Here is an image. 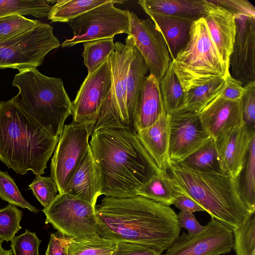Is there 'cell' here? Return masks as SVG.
I'll use <instances>...</instances> for the list:
<instances>
[{
	"label": "cell",
	"mask_w": 255,
	"mask_h": 255,
	"mask_svg": "<svg viewBox=\"0 0 255 255\" xmlns=\"http://www.w3.org/2000/svg\"><path fill=\"white\" fill-rule=\"evenodd\" d=\"M99 236L166 251L180 235L174 211L144 197H104L95 206Z\"/></svg>",
	"instance_id": "6da1fadb"
},
{
	"label": "cell",
	"mask_w": 255,
	"mask_h": 255,
	"mask_svg": "<svg viewBox=\"0 0 255 255\" xmlns=\"http://www.w3.org/2000/svg\"><path fill=\"white\" fill-rule=\"evenodd\" d=\"M97 168L101 195L127 198L153 176L163 173L146 150L134 128L93 131L89 143Z\"/></svg>",
	"instance_id": "7a4b0ae2"
},
{
	"label": "cell",
	"mask_w": 255,
	"mask_h": 255,
	"mask_svg": "<svg viewBox=\"0 0 255 255\" xmlns=\"http://www.w3.org/2000/svg\"><path fill=\"white\" fill-rule=\"evenodd\" d=\"M58 139L19 107L16 96L0 101V160L8 168L45 173Z\"/></svg>",
	"instance_id": "3957f363"
},
{
	"label": "cell",
	"mask_w": 255,
	"mask_h": 255,
	"mask_svg": "<svg viewBox=\"0 0 255 255\" xmlns=\"http://www.w3.org/2000/svg\"><path fill=\"white\" fill-rule=\"evenodd\" d=\"M168 171L181 192L232 231L252 213L241 197L238 178L232 175L196 171L171 161Z\"/></svg>",
	"instance_id": "277c9868"
},
{
	"label": "cell",
	"mask_w": 255,
	"mask_h": 255,
	"mask_svg": "<svg viewBox=\"0 0 255 255\" xmlns=\"http://www.w3.org/2000/svg\"><path fill=\"white\" fill-rule=\"evenodd\" d=\"M12 85L19 107L51 134L59 136L72 115V102L60 78L49 77L36 68L19 71Z\"/></svg>",
	"instance_id": "5b68a950"
},
{
	"label": "cell",
	"mask_w": 255,
	"mask_h": 255,
	"mask_svg": "<svg viewBox=\"0 0 255 255\" xmlns=\"http://www.w3.org/2000/svg\"><path fill=\"white\" fill-rule=\"evenodd\" d=\"M172 61L184 92L217 79H226L230 73L210 38L203 17L193 21L186 45Z\"/></svg>",
	"instance_id": "8992f818"
},
{
	"label": "cell",
	"mask_w": 255,
	"mask_h": 255,
	"mask_svg": "<svg viewBox=\"0 0 255 255\" xmlns=\"http://www.w3.org/2000/svg\"><path fill=\"white\" fill-rule=\"evenodd\" d=\"M134 44L132 37L128 35L125 44L115 43V50L109 55L112 87L102 104L93 131L102 128H134L126 103L127 79Z\"/></svg>",
	"instance_id": "52a82bcc"
},
{
	"label": "cell",
	"mask_w": 255,
	"mask_h": 255,
	"mask_svg": "<svg viewBox=\"0 0 255 255\" xmlns=\"http://www.w3.org/2000/svg\"><path fill=\"white\" fill-rule=\"evenodd\" d=\"M59 46L53 27L40 21L30 31L0 40V69L36 68L49 52Z\"/></svg>",
	"instance_id": "ba28073f"
},
{
	"label": "cell",
	"mask_w": 255,
	"mask_h": 255,
	"mask_svg": "<svg viewBox=\"0 0 255 255\" xmlns=\"http://www.w3.org/2000/svg\"><path fill=\"white\" fill-rule=\"evenodd\" d=\"M42 211L46 216L45 224L65 235L83 241L100 237L95 207L80 198L58 193Z\"/></svg>",
	"instance_id": "9c48e42d"
},
{
	"label": "cell",
	"mask_w": 255,
	"mask_h": 255,
	"mask_svg": "<svg viewBox=\"0 0 255 255\" xmlns=\"http://www.w3.org/2000/svg\"><path fill=\"white\" fill-rule=\"evenodd\" d=\"M123 0H111L97 6L67 22L74 35L66 39L62 47H69L87 41L114 38L118 34H130V11L115 6Z\"/></svg>",
	"instance_id": "30bf717a"
},
{
	"label": "cell",
	"mask_w": 255,
	"mask_h": 255,
	"mask_svg": "<svg viewBox=\"0 0 255 255\" xmlns=\"http://www.w3.org/2000/svg\"><path fill=\"white\" fill-rule=\"evenodd\" d=\"M94 127L74 122L64 126L50 164V177L55 182L59 193H64L85 156Z\"/></svg>",
	"instance_id": "8fae6325"
},
{
	"label": "cell",
	"mask_w": 255,
	"mask_h": 255,
	"mask_svg": "<svg viewBox=\"0 0 255 255\" xmlns=\"http://www.w3.org/2000/svg\"><path fill=\"white\" fill-rule=\"evenodd\" d=\"M233 231L211 217L200 232L179 235L163 255H221L233 248Z\"/></svg>",
	"instance_id": "7c38bea8"
},
{
	"label": "cell",
	"mask_w": 255,
	"mask_h": 255,
	"mask_svg": "<svg viewBox=\"0 0 255 255\" xmlns=\"http://www.w3.org/2000/svg\"><path fill=\"white\" fill-rule=\"evenodd\" d=\"M112 85L111 69L107 59L96 71L88 75L81 85L72 102L73 122L95 126Z\"/></svg>",
	"instance_id": "4fadbf2b"
},
{
	"label": "cell",
	"mask_w": 255,
	"mask_h": 255,
	"mask_svg": "<svg viewBox=\"0 0 255 255\" xmlns=\"http://www.w3.org/2000/svg\"><path fill=\"white\" fill-rule=\"evenodd\" d=\"M130 34L149 72L159 82L171 61L165 41L153 23L130 12Z\"/></svg>",
	"instance_id": "5bb4252c"
},
{
	"label": "cell",
	"mask_w": 255,
	"mask_h": 255,
	"mask_svg": "<svg viewBox=\"0 0 255 255\" xmlns=\"http://www.w3.org/2000/svg\"><path fill=\"white\" fill-rule=\"evenodd\" d=\"M169 115L170 160L178 163L199 147L210 137L199 114L180 108Z\"/></svg>",
	"instance_id": "9a60e30c"
},
{
	"label": "cell",
	"mask_w": 255,
	"mask_h": 255,
	"mask_svg": "<svg viewBox=\"0 0 255 255\" xmlns=\"http://www.w3.org/2000/svg\"><path fill=\"white\" fill-rule=\"evenodd\" d=\"M235 16L236 33L229 59L230 74L246 85L255 82V18Z\"/></svg>",
	"instance_id": "2e32d148"
},
{
	"label": "cell",
	"mask_w": 255,
	"mask_h": 255,
	"mask_svg": "<svg viewBox=\"0 0 255 255\" xmlns=\"http://www.w3.org/2000/svg\"><path fill=\"white\" fill-rule=\"evenodd\" d=\"M255 129L245 124L223 132L215 140L220 169L238 178L244 168Z\"/></svg>",
	"instance_id": "e0dca14e"
},
{
	"label": "cell",
	"mask_w": 255,
	"mask_h": 255,
	"mask_svg": "<svg viewBox=\"0 0 255 255\" xmlns=\"http://www.w3.org/2000/svg\"><path fill=\"white\" fill-rule=\"evenodd\" d=\"M202 17L210 38L225 66L229 69V59L236 33L235 16L225 8L203 0Z\"/></svg>",
	"instance_id": "ac0fdd59"
},
{
	"label": "cell",
	"mask_w": 255,
	"mask_h": 255,
	"mask_svg": "<svg viewBox=\"0 0 255 255\" xmlns=\"http://www.w3.org/2000/svg\"><path fill=\"white\" fill-rule=\"evenodd\" d=\"M199 116L205 130L214 139L244 124L241 100H229L220 96L204 108Z\"/></svg>",
	"instance_id": "d6986e66"
},
{
	"label": "cell",
	"mask_w": 255,
	"mask_h": 255,
	"mask_svg": "<svg viewBox=\"0 0 255 255\" xmlns=\"http://www.w3.org/2000/svg\"><path fill=\"white\" fill-rule=\"evenodd\" d=\"M136 132L143 146L160 170L163 174L168 173L170 162L169 114L165 111L153 125Z\"/></svg>",
	"instance_id": "ffe728a7"
},
{
	"label": "cell",
	"mask_w": 255,
	"mask_h": 255,
	"mask_svg": "<svg viewBox=\"0 0 255 255\" xmlns=\"http://www.w3.org/2000/svg\"><path fill=\"white\" fill-rule=\"evenodd\" d=\"M64 193L96 206L97 199L101 193L98 172L90 146Z\"/></svg>",
	"instance_id": "44dd1931"
},
{
	"label": "cell",
	"mask_w": 255,
	"mask_h": 255,
	"mask_svg": "<svg viewBox=\"0 0 255 255\" xmlns=\"http://www.w3.org/2000/svg\"><path fill=\"white\" fill-rule=\"evenodd\" d=\"M159 82L152 75L145 77L136 103L134 128L136 132L153 125L165 111Z\"/></svg>",
	"instance_id": "7402d4cb"
},
{
	"label": "cell",
	"mask_w": 255,
	"mask_h": 255,
	"mask_svg": "<svg viewBox=\"0 0 255 255\" xmlns=\"http://www.w3.org/2000/svg\"><path fill=\"white\" fill-rule=\"evenodd\" d=\"M166 44L171 60L186 45L189 37L193 19L183 17L145 12Z\"/></svg>",
	"instance_id": "603a6c76"
},
{
	"label": "cell",
	"mask_w": 255,
	"mask_h": 255,
	"mask_svg": "<svg viewBox=\"0 0 255 255\" xmlns=\"http://www.w3.org/2000/svg\"><path fill=\"white\" fill-rule=\"evenodd\" d=\"M144 11L195 20L202 17L203 0H139Z\"/></svg>",
	"instance_id": "cb8c5ba5"
},
{
	"label": "cell",
	"mask_w": 255,
	"mask_h": 255,
	"mask_svg": "<svg viewBox=\"0 0 255 255\" xmlns=\"http://www.w3.org/2000/svg\"><path fill=\"white\" fill-rule=\"evenodd\" d=\"M148 71L147 66L134 44L126 87V103L129 117L134 123L136 103L141 86Z\"/></svg>",
	"instance_id": "d4e9b609"
},
{
	"label": "cell",
	"mask_w": 255,
	"mask_h": 255,
	"mask_svg": "<svg viewBox=\"0 0 255 255\" xmlns=\"http://www.w3.org/2000/svg\"><path fill=\"white\" fill-rule=\"evenodd\" d=\"M181 193L168 173L153 176L137 190V195L170 206Z\"/></svg>",
	"instance_id": "484cf974"
},
{
	"label": "cell",
	"mask_w": 255,
	"mask_h": 255,
	"mask_svg": "<svg viewBox=\"0 0 255 255\" xmlns=\"http://www.w3.org/2000/svg\"><path fill=\"white\" fill-rule=\"evenodd\" d=\"M225 87L226 79L219 78L184 92L182 104L180 108H184L199 114L204 108L221 95Z\"/></svg>",
	"instance_id": "4316f807"
},
{
	"label": "cell",
	"mask_w": 255,
	"mask_h": 255,
	"mask_svg": "<svg viewBox=\"0 0 255 255\" xmlns=\"http://www.w3.org/2000/svg\"><path fill=\"white\" fill-rule=\"evenodd\" d=\"M177 163L196 171L222 173L220 168L215 140L211 136Z\"/></svg>",
	"instance_id": "83f0119b"
},
{
	"label": "cell",
	"mask_w": 255,
	"mask_h": 255,
	"mask_svg": "<svg viewBox=\"0 0 255 255\" xmlns=\"http://www.w3.org/2000/svg\"><path fill=\"white\" fill-rule=\"evenodd\" d=\"M111 0H57L47 18L52 22H68L83 13Z\"/></svg>",
	"instance_id": "f1b7e54d"
},
{
	"label": "cell",
	"mask_w": 255,
	"mask_h": 255,
	"mask_svg": "<svg viewBox=\"0 0 255 255\" xmlns=\"http://www.w3.org/2000/svg\"><path fill=\"white\" fill-rule=\"evenodd\" d=\"M159 87L166 112L170 114L179 109L182 104L184 91L174 72L172 60L159 82Z\"/></svg>",
	"instance_id": "f546056e"
},
{
	"label": "cell",
	"mask_w": 255,
	"mask_h": 255,
	"mask_svg": "<svg viewBox=\"0 0 255 255\" xmlns=\"http://www.w3.org/2000/svg\"><path fill=\"white\" fill-rule=\"evenodd\" d=\"M84 64L88 69V75L96 71L108 59L115 50L114 38H105L83 42Z\"/></svg>",
	"instance_id": "4dcf8cb0"
},
{
	"label": "cell",
	"mask_w": 255,
	"mask_h": 255,
	"mask_svg": "<svg viewBox=\"0 0 255 255\" xmlns=\"http://www.w3.org/2000/svg\"><path fill=\"white\" fill-rule=\"evenodd\" d=\"M49 0H0V17L10 14L31 15L38 18L47 17L51 6Z\"/></svg>",
	"instance_id": "1f68e13d"
},
{
	"label": "cell",
	"mask_w": 255,
	"mask_h": 255,
	"mask_svg": "<svg viewBox=\"0 0 255 255\" xmlns=\"http://www.w3.org/2000/svg\"><path fill=\"white\" fill-rule=\"evenodd\" d=\"M236 255H255V215L249 214L233 231Z\"/></svg>",
	"instance_id": "d6a6232c"
},
{
	"label": "cell",
	"mask_w": 255,
	"mask_h": 255,
	"mask_svg": "<svg viewBox=\"0 0 255 255\" xmlns=\"http://www.w3.org/2000/svg\"><path fill=\"white\" fill-rule=\"evenodd\" d=\"M241 197L251 213L255 212V135L251 139L244 166Z\"/></svg>",
	"instance_id": "836d02e7"
},
{
	"label": "cell",
	"mask_w": 255,
	"mask_h": 255,
	"mask_svg": "<svg viewBox=\"0 0 255 255\" xmlns=\"http://www.w3.org/2000/svg\"><path fill=\"white\" fill-rule=\"evenodd\" d=\"M117 242L100 237L90 241L73 238L68 252L69 255H101L112 253Z\"/></svg>",
	"instance_id": "e575fe53"
},
{
	"label": "cell",
	"mask_w": 255,
	"mask_h": 255,
	"mask_svg": "<svg viewBox=\"0 0 255 255\" xmlns=\"http://www.w3.org/2000/svg\"><path fill=\"white\" fill-rule=\"evenodd\" d=\"M40 21L28 19L23 15L13 14L0 17V40L6 39L30 31Z\"/></svg>",
	"instance_id": "d590c367"
},
{
	"label": "cell",
	"mask_w": 255,
	"mask_h": 255,
	"mask_svg": "<svg viewBox=\"0 0 255 255\" xmlns=\"http://www.w3.org/2000/svg\"><path fill=\"white\" fill-rule=\"evenodd\" d=\"M0 198L9 204L28 209L34 213L39 210L22 196L13 179L7 173L0 170Z\"/></svg>",
	"instance_id": "8d00e7d4"
},
{
	"label": "cell",
	"mask_w": 255,
	"mask_h": 255,
	"mask_svg": "<svg viewBox=\"0 0 255 255\" xmlns=\"http://www.w3.org/2000/svg\"><path fill=\"white\" fill-rule=\"evenodd\" d=\"M22 216V211L12 204L0 209V237L4 241H11L21 229Z\"/></svg>",
	"instance_id": "74e56055"
},
{
	"label": "cell",
	"mask_w": 255,
	"mask_h": 255,
	"mask_svg": "<svg viewBox=\"0 0 255 255\" xmlns=\"http://www.w3.org/2000/svg\"><path fill=\"white\" fill-rule=\"evenodd\" d=\"M28 187L44 208L52 203L58 194L57 185L51 177L36 175Z\"/></svg>",
	"instance_id": "f35d334b"
},
{
	"label": "cell",
	"mask_w": 255,
	"mask_h": 255,
	"mask_svg": "<svg viewBox=\"0 0 255 255\" xmlns=\"http://www.w3.org/2000/svg\"><path fill=\"white\" fill-rule=\"evenodd\" d=\"M41 242L35 232L25 229L24 233L15 236L11 241V250L13 255H39Z\"/></svg>",
	"instance_id": "ab89813d"
},
{
	"label": "cell",
	"mask_w": 255,
	"mask_h": 255,
	"mask_svg": "<svg viewBox=\"0 0 255 255\" xmlns=\"http://www.w3.org/2000/svg\"><path fill=\"white\" fill-rule=\"evenodd\" d=\"M245 92L241 101L244 124L252 129H255V82L244 86Z\"/></svg>",
	"instance_id": "60d3db41"
},
{
	"label": "cell",
	"mask_w": 255,
	"mask_h": 255,
	"mask_svg": "<svg viewBox=\"0 0 255 255\" xmlns=\"http://www.w3.org/2000/svg\"><path fill=\"white\" fill-rule=\"evenodd\" d=\"M235 15H243L255 18V7L247 0H210Z\"/></svg>",
	"instance_id": "b9f144b4"
},
{
	"label": "cell",
	"mask_w": 255,
	"mask_h": 255,
	"mask_svg": "<svg viewBox=\"0 0 255 255\" xmlns=\"http://www.w3.org/2000/svg\"><path fill=\"white\" fill-rule=\"evenodd\" d=\"M111 255H162L158 250L139 244L117 242Z\"/></svg>",
	"instance_id": "7bdbcfd3"
},
{
	"label": "cell",
	"mask_w": 255,
	"mask_h": 255,
	"mask_svg": "<svg viewBox=\"0 0 255 255\" xmlns=\"http://www.w3.org/2000/svg\"><path fill=\"white\" fill-rule=\"evenodd\" d=\"M73 238L59 231L50 235L46 255H69L68 250Z\"/></svg>",
	"instance_id": "ee69618b"
},
{
	"label": "cell",
	"mask_w": 255,
	"mask_h": 255,
	"mask_svg": "<svg viewBox=\"0 0 255 255\" xmlns=\"http://www.w3.org/2000/svg\"><path fill=\"white\" fill-rule=\"evenodd\" d=\"M245 88L240 81L235 79L229 73L226 78V87L220 96L225 99L238 101L245 92Z\"/></svg>",
	"instance_id": "f6af8a7d"
},
{
	"label": "cell",
	"mask_w": 255,
	"mask_h": 255,
	"mask_svg": "<svg viewBox=\"0 0 255 255\" xmlns=\"http://www.w3.org/2000/svg\"><path fill=\"white\" fill-rule=\"evenodd\" d=\"M177 216L179 227L187 230L189 234L199 233L205 228L197 221L192 212L181 211Z\"/></svg>",
	"instance_id": "bcb514c9"
},
{
	"label": "cell",
	"mask_w": 255,
	"mask_h": 255,
	"mask_svg": "<svg viewBox=\"0 0 255 255\" xmlns=\"http://www.w3.org/2000/svg\"><path fill=\"white\" fill-rule=\"evenodd\" d=\"M173 205L180 211L192 213L205 211L204 209L195 200L182 192L176 197Z\"/></svg>",
	"instance_id": "7dc6e473"
},
{
	"label": "cell",
	"mask_w": 255,
	"mask_h": 255,
	"mask_svg": "<svg viewBox=\"0 0 255 255\" xmlns=\"http://www.w3.org/2000/svg\"><path fill=\"white\" fill-rule=\"evenodd\" d=\"M0 255H13L11 250H4L0 245Z\"/></svg>",
	"instance_id": "c3c4849f"
},
{
	"label": "cell",
	"mask_w": 255,
	"mask_h": 255,
	"mask_svg": "<svg viewBox=\"0 0 255 255\" xmlns=\"http://www.w3.org/2000/svg\"><path fill=\"white\" fill-rule=\"evenodd\" d=\"M3 241V239L0 237V245H1Z\"/></svg>",
	"instance_id": "681fc988"
},
{
	"label": "cell",
	"mask_w": 255,
	"mask_h": 255,
	"mask_svg": "<svg viewBox=\"0 0 255 255\" xmlns=\"http://www.w3.org/2000/svg\"><path fill=\"white\" fill-rule=\"evenodd\" d=\"M112 253H108V254H103V255H111Z\"/></svg>",
	"instance_id": "f907efd6"
}]
</instances>
